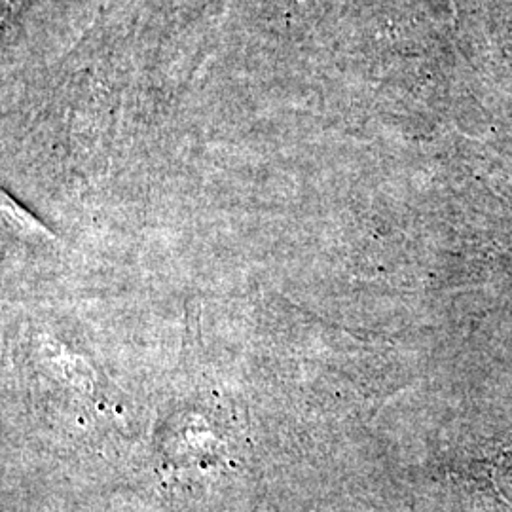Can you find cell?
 Wrapping results in <instances>:
<instances>
[{"label": "cell", "mask_w": 512, "mask_h": 512, "mask_svg": "<svg viewBox=\"0 0 512 512\" xmlns=\"http://www.w3.org/2000/svg\"><path fill=\"white\" fill-rule=\"evenodd\" d=\"M298 6H302V8H313V6H317L321 0H294Z\"/></svg>", "instance_id": "1"}]
</instances>
